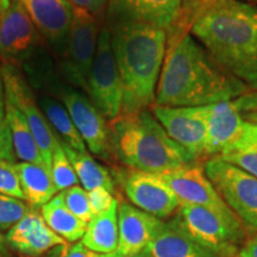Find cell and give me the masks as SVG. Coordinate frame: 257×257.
Listing matches in <instances>:
<instances>
[{
  "label": "cell",
  "instance_id": "cell-1",
  "mask_svg": "<svg viewBox=\"0 0 257 257\" xmlns=\"http://www.w3.org/2000/svg\"><path fill=\"white\" fill-rule=\"evenodd\" d=\"M251 89L220 66L192 34H187L167 44L154 105L207 106L231 100Z\"/></svg>",
  "mask_w": 257,
  "mask_h": 257
},
{
  "label": "cell",
  "instance_id": "cell-2",
  "mask_svg": "<svg viewBox=\"0 0 257 257\" xmlns=\"http://www.w3.org/2000/svg\"><path fill=\"white\" fill-rule=\"evenodd\" d=\"M123 86L121 114L148 110L154 105L165 61L167 30L140 22L106 23Z\"/></svg>",
  "mask_w": 257,
  "mask_h": 257
},
{
  "label": "cell",
  "instance_id": "cell-3",
  "mask_svg": "<svg viewBox=\"0 0 257 257\" xmlns=\"http://www.w3.org/2000/svg\"><path fill=\"white\" fill-rule=\"evenodd\" d=\"M191 34L220 66L257 91V5L220 0Z\"/></svg>",
  "mask_w": 257,
  "mask_h": 257
},
{
  "label": "cell",
  "instance_id": "cell-4",
  "mask_svg": "<svg viewBox=\"0 0 257 257\" xmlns=\"http://www.w3.org/2000/svg\"><path fill=\"white\" fill-rule=\"evenodd\" d=\"M110 131L112 154L130 169L163 174L198 162L169 137L149 108L120 114Z\"/></svg>",
  "mask_w": 257,
  "mask_h": 257
},
{
  "label": "cell",
  "instance_id": "cell-5",
  "mask_svg": "<svg viewBox=\"0 0 257 257\" xmlns=\"http://www.w3.org/2000/svg\"><path fill=\"white\" fill-rule=\"evenodd\" d=\"M192 239L220 257H237L245 242V231L234 213H220L197 205L180 204L172 219Z\"/></svg>",
  "mask_w": 257,
  "mask_h": 257
},
{
  "label": "cell",
  "instance_id": "cell-6",
  "mask_svg": "<svg viewBox=\"0 0 257 257\" xmlns=\"http://www.w3.org/2000/svg\"><path fill=\"white\" fill-rule=\"evenodd\" d=\"M204 172L245 227L257 232V178L219 156L205 161Z\"/></svg>",
  "mask_w": 257,
  "mask_h": 257
},
{
  "label": "cell",
  "instance_id": "cell-7",
  "mask_svg": "<svg viewBox=\"0 0 257 257\" xmlns=\"http://www.w3.org/2000/svg\"><path fill=\"white\" fill-rule=\"evenodd\" d=\"M87 93L108 123L117 119L123 107V86L111 46V34L102 25L96 43L95 56L88 76Z\"/></svg>",
  "mask_w": 257,
  "mask_h": 257
},
{
  "label": "cell",
  "instance_id": "cell-8",
  "mask_svg": "<svg viewBox=\"0 0 257 257\" xmlns=\"http://www.w3.org/2000/svg\"><path fill=\"white\" fill-rule=\"evenodd\" d=\"M100 30L99 17L73 6L72 25L64 48L66 54L62 62V73L70 85L86 92Z\"/></svg>",
  "mask_w": 257,
  "mask_h": 257
},
{
  "label": "cell",
  "instance_id": "cell-9",
  "mask_svg": "<svg viewBox=\"0 0 257 257\" xmlns=\"http://www.w3.org/2000/svg\"><path fill=\"white\" fill-rule=\"evenodd\" d=\"M0 75L4 85L5 98L11 101L27 118L41 155L48 168L50 169L51 157L59 143V138L54 134L46 115L38 105L37 98L17 67L2 66Z\"/></svg>",
  "mask_w": 257,
  "mask_h": 257
},
{
  "label": "cell",
  "instance_id": "cell-10",
  "mask_svg": "<svg viewBox=\"0 0 257 257\" xmlns=\"http://www.w3.org/2000/svg\"><path fill=\"white\" fill-rule=\"evenodd\" d=\"M257 108V91H251L231 100L208 105L207 141L205 157L219 156L233 146L243 134L244 115Z\"/></svg>",
  "mask_w": 257,
  "mask_h": 257
},
{
  "label": "cell",
  "instance_id": "cell-11",
  "mask_svg": "<svg viewBox=\"0 0 257 257\" xmlns=\"http://www.w3.org/2000/svg\"><path fill=\"white\" fill-rule=\"evenodd\" d=\"M41 44L40 32L19 0H10L9 8L0 14V62L14 66L30 59Z\"/></svg>",
  "mask_w": 257,
  "mask_h": 257
},
{
  "label": "cell",
  "instance_id": "cell-12",
  "mask_svg": "<svg viewBox=\"0 0 257 257\" xmlns=\"http://www.w3.org/2000/svg\"><path fill=\"white\" fill-rule=\"evenodd\" d=\"M59 96L88 149L107 160L112 154L111 131L104 114L88 96L70 86L61 87Z\"/></svg>",
  "mask_w": 257,
  "mask_h": 257
},
{
  "label": "cell",
  "instance_id": "cell-13",
  "mask_svg": "<svg viewBox=\"0 0 257 257\" xmlns=\"http://www.w3.org/2000/svg\"><path fill=\"white\" fill-rule=\"evenodd\" d=\"M156 119L165 127L173 141L199 161L205 157L207 141V106H170L153 105Z\"/></svg>",
  "mask_w": 257,
  "mask_h": 257
},
{
  "label": "cell",
  "instance_id": "cell-14",
  "mask_svg": "<svg viewBox=\"0 0 257 257\" xmlns=\"http://www.w3.org/2000/svg\"><path fill=\"white\" fill-rule=\"evenodd\" d=\"M121 185L128 200L140 210L165 219L180 207V200L159 174L128 169L120 174Z\"/></svg>",
  "mask_w": 257,
  "mask_h": 257
},
{
  "label": "cell",
  "instance_id": "cell-15",
  "mask_svg": "<svg viewBox=\"0 0 257 257\" xmlns=\"http://www.w3.org/2000/svg\"><path fill=\"white\" fill-rule=\"evenodd\" d=\"M165 221L126 201L118 204V248L95 257H120L143 251L163 226Z\"/></svg>",
  "mask_w": 257,
  "mask_h": 257
},
{
  "label": "cell",
  "instance_id": "cell-16",
  "mask_svg": "<svg viewBox=\"0 0 257 257\" xmlns=\"http://www.w3.org/2000/svg\"><path fill=\"white\" fill-rule=\"evenodd\" d=\"M175 193L180 204L197 205L220 213H233L198 165L159 174Z\"/></svg>",
  "mask_w": 257,
  "mask_h": 257
},
{
  "label": "cell",
  "instance_id": "cell-17",
  "mask_svg": "<svg viewBox=\"0 0 257 257\" xmlns=\"http://www.w3.org/2000/svg\"><path fill=\"white\" fill-rule=\"evenodd\" d=\"M37 31L55 49L64 50L72 25L73 6L68 0H19Z\"/></svg>",
  "mask_w": 257,
  "mask_h": 257
},
{
  "label": "cell",
  "instance_id": "cell-18",
  "mask_svg": "<svg viewBox=\"0 0 257 257\" xmlns=\"http://www.w3.org/2000/svg\"><path fill=\"white\" fill-rule=\"evenodd\" d=\"M10 248L23 255L38 257L67 242L48 226L37 208L31 207L5 236Z\"/></svg>",
  "mask_w": 257,
  "mask_h": 257
},
{
  "label": "cell",
  "instance_id": "cell-19",
  "mask_svg": "<svg viewBox=\"0 0 257 257\" xmlns=\"http://www.w3.org/2000/svg\"><path fill=\"white\" fill-rule=\"evenodd\" d=\"M181 0H108L106 23L140 22L168 29L178 15Z\"/></svg>",
  "mask_w": 257,
  "mask_h": 257
},
{
  "label": "cell",
  "instance_id": "cell-20",
  "mask_svg": "<svg viewBox=\"0 0 257 257\" xmlns=\"http://www.w3.org/2000/svg\"><path fill=\"white\" fill-rule=\"evenodd\" d=\"M152 257H220L192 239L172 220L167 221L143 250Z\"/></svg>",
  "mask_w": 257,
  "mask_h": 257
},
{
  "label": "cell",
  "instance_id": "cell-21",
  "mask_svg": "<svg viewBox=\"0 0 257 257\" xmlns=\"http://www.w3.org/2000/svg\"><path fill=\"white\" fill-rule=\"evenodd\" d=\"M118 204L114 199L110 208L94 214L80 242L96 253H111L118 248Z\"/></svg>",
  "mask_w": 257,
  "mask_h": 257
},
{
  "label": "cell",
  "instance_id": "cell-22",
  "mask_svg": "<svg viewBox=\"0 0 257 257\" xmlns=\"http://www.w3.org/2000/svg\"><path fill=\"white\" fill-rule=\"evenodd\" d=\"M16 169L24 200L28 201L31 207H42L55 197L57 189L51 178L50 169L47 166L19 162L16 163Z\"/></svg>",
  "mask_w": 257,
  "mask_h": 257
},
{
  "label": "cell",
  "instance_id": "cell-23",
  "mask_svg": "<svg viewBox=\"0 0 257 257\" xmlns=\"http://www.w3.org/2000/svg\"><path fill=\"white\" fill-rule=\"evenodd\" d=\"M41 214L48 226L66 242L81 240L87 229V223L74 216L67 207L62 192L41 207Z\"/></svg>",
  "mask_w": 257,
  "mask_h": 257
},
{
  "label": "cell",
  "instance_id": "cell-24",
  "mask_svg": "<svg viewBox=\"0 0 257 257\" xmlns=\"http://www.w3.org/2000/svg\"><path fill=\"white\" fill-rule=\"evenodd\" d=\"M5 107L16 157L22 162L47 166L24 114L6 98Z\"/></svg>",
  "mask_w": 257,
  "mask_h": 257
},
{
  "label": "cell",
  "instance_id": "cell-25",
  "mask_svg": "<svg viewBox=\"0 0 257 257\" xmlns=\"http://www.w3.org/2000/svg\"><path fill=\"white\" fill-rule=\"evenodd\" d=\"M38 105L43 114L46 115L54 134L61 142L66 143L67 146L78 152H87L82 137L76 130L68 111L66 110L62 102L48 94H41L38 98Z\"/></svg>",
  "mask_w": 257,
  "mask_h": 257
},
{
  "label": "cell",
  "instance_id": "cell-26",
  "mask_svg": "<svg viewBox=\"0 0 257 257\" xmlns=\"http://www.w3.org/2000/svg\"><path fill=\"white\" fill-rule=\"evenodd\" d=\"M60 141V140H59ZM64 153L72 163L79 182L82 185L83 189L89 192L94 188H105L108 192H114L113 179L107 169L100 163H98L87 152H78L74 150L66 143L61 142Z\"/></svg>",
  "mask_w": 257,
  "mask_h": 257
},
{
  "label": "cell",
  "instance_id": "cell-27",
  "mask_svg": "<svg viewBox=\"0 0 257 257\" xmlns=\"http://www.w3.org/2000/svg\"><path fill=\"white\" fill-rule=\"evenodd\" d=\"M220 0H181L172 25L167 29V44L174 43L185 35L191 34L195 22Z\"/></svg>",
  "mask_w": 257,
  "mask_h": 257
},
{
  "label": "cell",
  "instance_id": "cell-28",
  "mask_svg": "<svg viewBox=\"0 0 257 257\" xmlns=\"http://www.w3.org/2000/svg\"><path fill=\"white\" fill-rule=\"evenodd\" d=\"M50 173L57 192H63L79 185L78 175H76L72 163L64 153L60 141L55 150H54L53 157H51Z\"/></svg>",
  "mask_w": 257,
  "mask_h": 257
},
{
  "label": "cell",
  "instance_id": "cell-29",
  "mask_svg": "<svg viewBox=\"0 0 257 257\" xmlns=\"http://www.w3.org/2000/svg\"><path fill=\"white\" fill-rule=\"evenodd\" d=\"M219 157L257 178V148L231 146L225 149Z\"/></svg>",
  "mask_w": 257,
  "mask_h": 257
},
{
  "label": "cell",
  "instance_id": "cell-30",
  "mask_svg": "<svg viewBox=\"0 0 257 257\" xmlns=\"http://www.w3.org/2000/svg\"><path fill=\"white\" fill-rule=\"evenodd\" d=\"M31 206L21 199L0 194V230H10L30 211Z\"/></svg>",
  "mask_w": 257,
  "mask_h": 257
},
{
  "label": "cell",
  "instance_id": "cell-31",
  "mask_svg": "<svg viewBox=\"0 0 257 257\" xmlns=\"http://www.w3.org/2000/svg\"><path fill=\"white\" fill-rule=\"evenodd\" d=\"M62 194L67 207L74 216H76L85 223H88L92 219L94 214H93L91 205H89L88 193L86 189L78 185L63 191Z\"/></svg>",
  "mask_w": 257,
  "mask_h": 257
},
{
  "label": "cell",
  "instance_id": "cell-32",
  "mask_svg": "<svg viewBox=\"0 0 257 257\" xmlns=\"http://www.w3.org/2000/svg\"><path fill=\"white\" fill-rule=\"evenodd\" d=\"M14 143H12L11 131H10L8 118H6V107H5V93L3 79L0 75V160L10 161L16 163Z\"/></svg>",
  "mask_w": 257,
  "mask_h": 257
},
{
  "label": "cell",
  "instance_id": "cell-33",
  "mask_svg": "<svg viewBox=\"0 0 257 257\" xmlns=\"http://www.w3.org/2000/svg\"><path fill=\"white\" fill-rule=\"evenodd\" d=\"M0 194L24 200L16 163L0 160Z\"/></svg>",
  "mask_w": 257,
  "mask_h": 257
},
{
  "label": "cell",
  "instance_id": "cell-34",
  "mask_svg": "<svg viewBox=\"0 0 257 257\" xmlns=\"http://www.w3.org/2000/svg\"><path fill=\"white\" fill-rule=\"evenodd\" d=\"M87 193L93 214H99L110 208L114 200V198L112 197V193L101 187L94 188Z\"/></svg>",
  "mask_w": 257,
  "mask_h": 257
},
{
  "label": "cell",
  "instance_id": "cell-35",
  "mask_svg": "<svg viewBox=\"0 0 257 257\" xmlns=\"http://www.w3.org/2000/svg\"><path fill=\"white\" fill-rule=\"evenodd\" d=\"M49 257H95V252L85 248L81 242L73 245H68L66 243L50 250Z\"/></svg>",
  "mask_w": 257,
  "mask_h": 257
},
{
  "label": "cell",
  "instance_id": "cell-36",
  "mask_svg": "<svg viewBox=\"0 0 257 257\" xmlns=\"http://www.w3.org/2000/svg\"><path fill=\"white\" fill-rule=\"evenodd\" d=\"M73 6L83 9L95 17H100L107 8L108 0H68Z\"/></svg>",
  "mask_w": 257,
  "mask_h": 257
},
{
  "label": "cell",
  "instance_id": "cell-37",
  "mask_svg": "<svg viewBox=\"0 0 257 257\" xmlns=\"http://www.w3.org/2000/svg\"><path fill=\"white\" fill-rule=\"evenodd\" d=\"M233 146H242V147H255L257 148V125L244 123L242 136Z\"/></svg>",
  "mask_w": 257,
  "mask_h": 257
},
{
  "label": "cell",
  "instance_id": "cell-38",
  "mask_svg": "<svg viewBox=\"0 0 257 257\" xmlns=\"http://www.w3.org/2000/svg\"><path fill=\"white\" fill-rule=\"evenodd\" d=\"M237 257H257V232L244 242Z\"/></svg>",
  "mask_w": 257,
  "mask_h": 257
},
{
  "label": "cell",
  "instance_id": "cell-39",
  "mask_svg": "<svg viewBox=\"0 0 257 257\" xmlns=\"http://www.w3.org/2000/svg\"><path fill=\"white\" fill-rule=\"evenodd\" d=\"M0 257H10L8 242L2 232H0Z\"/></svg>",
  "mask_w": 257,
  "mask_h": 257
},
{
  "label": "cell",
  "instance_id": "cell-40",
  "mask_svg": "<svg viewBox=\"0 0 257 257\" xmlns=\"http://www.w3.org/2000/svg\"><path fill=\"white\" fill-rule=\"evenodd\" d=\"M244 120H245L246 123L257 125V108L253 112H250V113L244 115Z\"/></svg>",
  "mask_w": 257,
  "mask_h": 257
},
{
  "label": "cell",
  "instance_id": "cell-41",
  "mask_svg": "<svg viewBox=\"0 0 257 257\" xmlns=\"http://www.w3.org/2000/svg\"><path fill=\"white\" fill-rule=\"evenodd\" d=\"M10 5V0H0V14L4 12L6 9L9 8Z\"/></svg>",
  "mask_w": 257,
  "mask_h": 257
},
{
  "label": "cell",
  "instance_id": "cell-42",
  "mask_svg": "<svg viewBox=\"0 0 257 257\" xmlns=\"http://www.w3.org/2000/svg\"><path fill=\"white\" fill-rule=\"evenodd\" d=\"M120 257H152L149 253H147L146 251H141L138 253H134V255H126V256H120Z\"/></svg>",
  "mask_w": 257,
  "mask_h": 257
},
{
  "label": "cell",
  "instance_id": "cell-43",
  "mask_svg": "<svg viewBox=\"0 0 257 257\" xmlns=\"http://www.w3.org/2000/svg\"><path fill=\"white\" fill-rule=\"evenodd\" d=\"M242 2L249 3V4H253V5H257V0H242Z\"/></svg>",
  "mask_w": 257,
  "mask_h": 257
}]
</instances>
